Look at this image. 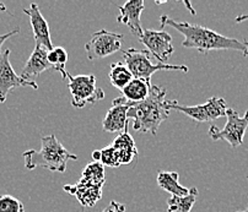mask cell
Masks as SVG:
<instances>
[{
    "mask_svg": "<svg viewBox=\"0 0 248 212\" xmlns=\"http://www.w3.org/2000/svg\"><path fill=\"white\" fill-rule=\"evenodd\" d=\"M160 24L162 29L170 26L180 32L185 38L182 42V47L185 48L197 49L202 53L210 50H236L243 57H248V41L246 40L226 37L201 25L174 21L167 15L160 17Z\"/></svg>",
    "mask_w": 248,
    "mask_h": 212,
    "instance_id": "cell-1",
    "label": "cell"
},
{
    "mask_svg": "<svg viewBox=\"0 0 248 212\" xmlns=\"http://www.w3.org/2000/svg\"><path fill=\"white\" fill-rule=\"evenodd\" d=\"M166 94V89L153 85L145 101L139 103L128 102V119L133 121V129L135 131L156 135L160 125L170 115V110L165 106Z\"/></svg>",
    "mask_w": 248,
    "mask_h": 212,
    "instance_id": "cell-2",
    "label": "cell"
},
{
    "mask_svg": "<svg viewBox=\"0 0 248 212\" xmlns=\"http://www.w3.org/2000/svg\"><path fill=\"white\" fill-rule=\"evenodd\" d=\"M42 146L40 151L29 150L22 153L26 169L32 170L37 167L46 168L52 172L64 173L68 161H77L78 156L63 146L56 135H48L41 139Z\"/></svg>",
    "mask_w": 248,
    "mask_h": 212,
    "instance_id": "cell-3",
    "label": "cell"
},
{
    "mask_svg": "<svg viewBox=\"0 0 248 212\" xmlns=\"http://www.w3.org/2000/svg\"><path fill=\"white\" fill-rule=\"evenodd\" d=\"M106 184L105 168L100 162H91L84 168L81 178L77 184L64 185V191L77 197L82 207H93L102 197Z\"/></svg>",
    "mask_w": 248,
    "mask_h": 212,
    "instance_id": "cell-4",
    "label": "cell"
},
{
    "mask_svg": "<svg viewBox=\"0 0 248 212\" xmlns=\"http://www.w3.org/2000/svg\"><path fill=\"white\" fill-rule=\"evenodd\" d=\"M123 63L128 66L130 73L138 79L150 80L151 76L156 71H181L188 73V68L186 65H171V64H162L151 61V53L148 49H135L129 48L123 50Z\"/></svg>",
    "mask_w": 248,
    "mask_h": 212,
    "instance_id": "cell-5",
    "label": "cell"
},
{
    "mask_svg": "<svg viewBox=\"0 0 248 212\" xmlns=\"http://www.w3.org/2000/svg\"><path fill=\"white\" fill-rule=\"evenodd\" d=\"M63 79L68 81L69 91L72 93V106L81 109L86 105H93L105 98V92L97 87L95 75L73 76L66 71Z\"/></svg>",
    "mask_w": 248,
    "mask_h": 212,
    "instance_id": "cell-6",
    "label": "cell"
},
{
    "mask_svg": "<svg viewBox=\"0 0 248 212\" xmlns=\"http://www.w3.org/2000/svg\"><path fill=\"white\" fill-rule=\"evenodd\" d=\"M165 106L169 110H177L196 121L197 123H206L226 117L227 103L221 97H211L205 103L197 106H183L176 100H166Z\"/></svg>",
    "mask_w": 248,
    "mask_h": 212,
    "instance_id": "cell-7",
    "label": "cell"
},
{
    "mask_svg": "<svg viewBox=\"0 0 248 212\" xmlns=\"http://www.w3.org/2000/svg\"><path fill=\"white\" fill-rule=\"evenodd\" d=\"M226 118L227 121L221 130L211 125L208 134L213 141L225 140L232 149H236L243 144V137L248 128V110L241 117L233 108H227Z\"/></svg>",
    "mask_w": 248,
    "mask_h": 212,
    "instance_id": "cell-8",
    "label": "cell"
},
{
    "mask_svg": "<svg viewBox=\"0 0 248 212\" xmlns=\"http://www.w3.org/2000/svg\"><path fill=\"white\" fill-rule=\"evenodd\" d=\"M123 38L124 36L122 33L109 32L105 29L95 32L91 36L90 41L85 45L87 59L96 61L119 52Z\"/></svg>",
    "mask_w": 248,
    "mask_h": 212,
    "instance_id": "cell-9",
    "label": "cell"
},
{
    "mask_svg": "<svg viewBox=\"0 0 248 212\" xmlns=\"http://www.w3.org/2000/svg\"><path fill=\"white\" fill-rule=\"evenodd\" d=\"M9 58H10V49L4 50L0 57V103L5 102L8 94L17 87L38 89L37 82L24 80L21 76L15 73Z\"/></svg>",
    "mask_w": 248,
    "mask_h": 212,
    "instance_id": "cell-10",
    "label": "cell"
},
{
    "mask_svg": "<svg viewBox=\"0 0 248 212\" xmlns=\"http://www.w3.org/2000/svg\"><path fill=\"white\" fill-rule=\"evenodd\" d=\"M139 42L148 48L151 55L156 58L158 63L165 64L174 52L171 34L166 31H155L151 29H144Z\"/></svg>",
    "mask_w": 248,
    "mask_h": 212,
    "instance_id": "cell-11",
    "label": "cell"
},
{
    "mask_svg": "<svg viewBox=\"0 0 248 212\" xmlns=\"http://www.w3.org/2000/svg\"><path fill=\"white\" fill-rule=\"evenodd\" d=\"M128 101L121 96L112 101V107L107 110L102 121L103 130L107 133H123L128 129Z\"/></svg>",
    "mask_w": 248,
    "mask_h": 212,
    "instance_id": "cell-12",
    "label": "cell"
},
{
    "mask_svg": "<svg viewBox=\"0 0 248 212\" xmlns=\"http://www.w3.org/2000/svg\"><path fill=\"white\" fill-rule=\"evenodd\" d=\"M24 14H26L30 17L36 45H42L48 50H52L54 47H53L52 38H50L49 25L41 13L40 6L32 3L29 8L24 9Z\"/></svg>",
    "mask_w": 248,
    "mask_h": 212,
    "instance_id": "cell-13",
    "label": "cell"
},
{
    "mask_svg": "<svg viewBox=\"0 0 248 212\" xmlns=\"http://www.w3.org/2000/svg\"><path fill=\"white\" fill-rule=\"evenodd\" d=\"M144 8H145V4L143 0H129L119 6V15L117 17V21L119 24L125 25L138 38L141 37L144 31L140 24V17H141Z\"/></svg>",
    "mask_w": 248,
    "mask_h": 212,
    "instance_id": "cell-14",
    "label": "cell"
},
{
    "mask_svg": "<svg viewBox=\"0 0 248 212\" xmlns=\"http://www.w3.org/2000/svg\"><path fill=\"white\" fill-rule=\"evenodd\" d=\"M48 69H52V65L48 61V49L42 45H36L32 54L27 59L20 76L27 81H34L38 75Z\"/></svg>",
    "mask_w": 248,
    "mask_h": 212,
    "instance_id": "cell-15",
    "label": "cell"
},
{
    "mask_svg": "<svg viewBox=\"0 0 248 212\" xmlns=\"http://www.w3.org/2000/svg\"><path fill=\"white\" fill-rule=\"evenodd\" d=\"M112 146L119 152L122 166L132 163L134 157L138 156L137 145H135V141L132 137V135L128 133V129H125L123 133L119 134L118 136L113 140Z\"/></svg>",
    "mask_w": 248,
    "mask_h": 212,
    "instance_id": "cell-16",
    "label": "cell"
},
{
    "mask_svg": "<svg viewBox=\"0 0 248 212\" xmlns=\"http://www.w3.org/2000/svg\"><path fill=\"white\" fill-rule=\"evenodd\" d=\"M151 86L153 85H151L150 80L134 77L121 92L123 93V97L128 102L139 103L143 102V101H145L148 98V96L150 94Z\"/></svg>",
    "mask_w": 248,
    "mask_h": 212,
    "instance_id": "cell-17",
    "label": "cell"
},
{
    "mask_svg": "<svg viewBox=\"0 0 248 212\" xmlns=\"http://www.w3.org/2000/svg\"><path fill=\"white\" fill-rule=\"evenodd\" d=\"M178 178H180V176H178L177 172H166V170H162V172H158L156 181H157L158 186L162 190L170 193L172 197H187L189 194V189L181 185L180 182H178Z\"/></svg>",
    "mask_w": 248,
    "mask_h": 212,
    "instance_id": "cell-18",
    "label": "cell"
},
{
    "mask_svg": "<svg viewBox=\"0 0 248 212\" xmlns=\"http://www.w3.org/2000/svg\"><path fill=\"white\" fill-rule=\"evenodd\" d=\"M109 81H111L112 86L118 89L119 91L127 86L133 79L134 76L130 73L128 66L123 63V61H117V63H112L109 66V73H108Z\"/></svg>",
    "mask_w": 248,
    "mask_h": 212,
    "instance_id": "cell-19",
    "label": "cell"
},
{
    "mask_svg": "<svg viewBox=\"0 0 248 212\" xmlns=\"http://www.w3.org/2000/svg\"><path fill=\"white\" fill-rule=\"evenodd\" d=\"M198 197V189L196 186L189 189L187 197H171L167 200V212H190L193 205L196 204Z\"/></svg>",
    "mask_w": 248,
    "mask_h": 212,
    "instance_id": "cell-20",
    "label": "cell"
},
{
    "mask_svg": "<svg viewBox=\"0 0 248 212\" xmlns=\"http://www.w3.org/2000/svg\"><path fill=\"white\" fill-rule=\"evenodd\" d=\"M93 158L95 162H100L102 166L111 168H118L122 166L119 152L112 145L102 150H96L93 152Z\"/></svg>",
    "mask_w": 248,
    "mask_h": 212,
    "instance_id": "cell-21",
    "label": "cell"
},
{
    "mask_svg": "<svg viewBox=\"0 0 248 212\" xmlns=\"http://www.w3.org/2000/svg\"><path fill=\"white\" fill-rule=\"evenodd\" d=\"M48 61L52 65V69L59 71L63 76L66 73L65 64L68 61V52L63 47H54L52 50H48Z\"/></svg>",
    "mask_w": 248,
    "mask_h": 212,
    "instance_id": "cell-22",
    "label": "cell"
},
{
    "mask_svg": "<svg viewBox=\"0 0 248 212\" xmlns=\"http://www.w3.org/2000/svg\"><path fill=\"white\" fill-rule=\"evenodd\" d=\"M0 212H25V206L13 195L0 197Z\"/></svg>",
    "mask_w": 248,
    "mask_h": 212,
    "instance_id": "cell-23",
    "label": "cell"
},
{
    "mask_svg": "<svg viewBox=\"0 0 248 212\" xmlns=\"http://www.w3.org/2000/svg\"><path fill=\"white\" fill-rule=\"evenodd\" d=\"M101 212H125V206L123 204H121V202L111 201L108 204V206Z\"/></svg>",
    "mask_w": 248,
    "mask_h": 212,
    "instance_id": "cell-24",
    "label": "cell"
},
{
    "mask_svg": "<svg viewBox=\"0 0 248 212\" xmlns=\"http://www.w3.org/2000/svg\"><path fill=\"white\" fill-rule=\"evenodd\" d=\"M19 32H20V27H16V29H14L13 31L8 32V33L0 34V57H1V47H3L4 43H5L9 38H11L13 36H15V34L19 33Z\"/></svg>",
    "mask_w": 248,
    "mask_h": 212,
    "instance_id": "cell-25",
    "label": "cell"
},
{
    "mask_svg": "<svg viewBox=\"0 0 248 212\" xmlns=\"http://www.w3.org/2000/svg\"><path fill=\"white\" fill-rule=\"evenodd\" d=\"M247 20H248V14H243V15H238L237 17L235 18V22L240 24V22L247 21Z\"/></svg>",
    "mask_w": 248,
    "mask_h": 212,
    "instance_id": "cell-26",
    "label": "cell"
},
{
    "mask_svg": "<svg viewBox=\"0 0 248 212\" xmlns=\"http://www.w3.org/2000/svg\"><path fill=\"white\" fill-rule=\"evenodd\" d=\"M5 11H8V9H6L5 4L0 3V13H5Z\"/></svg>",
    "mask_w": 248,
    "mask_h": 212,
    "instance_id": "cell-27",
    "label": "cell"
},
{
    "mask_svg": "<svg viewBox=\"0 0 248 212\" xmlns=\"http://www.w3.org/2000/svg\"><path fill=\"white\" fill-rule=\"evenodd\" d=\"M237 212H248V206H247V209L243 210V211H237Z\"/></svg>",
    "mask_w": 248,
    "mask_h": 212,
    "instance_id": "cell-28",
    "label": "cell"
},
{
    "mask_svg": "<svg viewBox=\"0 0 248 212\" xmlns=\"http://www.w3.org/2000/svg\"><path fill=\"white\" fill-rule=\"evenodd\" d=\"M247 179H248V177H247Z\"/></svg>",
    "mask_w": 248,
    "mask_h": 212,
    "instance_id": "cell-29",
    "label": "cell"
}]
</instances>
